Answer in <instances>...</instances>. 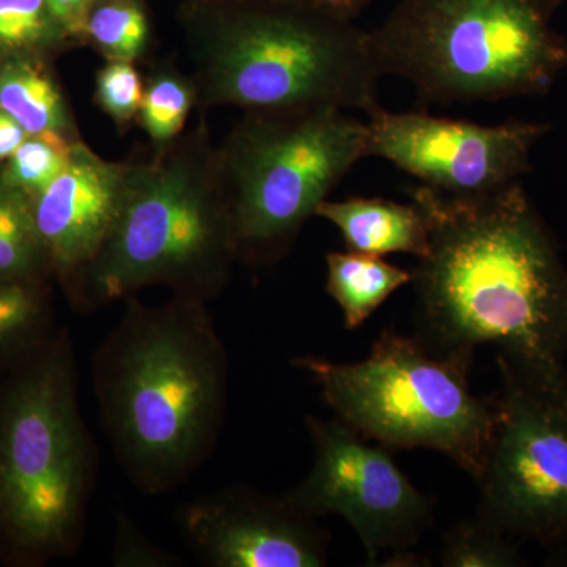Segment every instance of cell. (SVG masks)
<instances>
[{
	"mask_svg": "<svg viewBox=\"0 0 567 567\" xmlns=\"http://www.w3.org/2000/svg\"><path fill=\"white\" fill-rule=\"evenodd\" d=\"M431 246L417 259L416 338L435 354L496 357L561 369L567 357V267L520 182L477 197L410 189Z\"/></svg>",
	"mask_w": 567,
	"mask_h": 567,
	"instance_id": "6da1fadb",
	"label": "cell"
},
{
	"mask_svg": "<svg viewBox=\"0 0 567 567\" xmlns=\"http://www.w3.org/2000/svg\"><path fill=\"white\" fill-rule=\"evenodd\" d=\"M125 301L93 357V391L126 476L159 495L212 453L226 416L229 358L208 301Z\"/></svg>",
	"mask_w": 567,
	"mask_h": 567,
	"instance_id": "7a4b0ae2",
	"label": "cell"
},
{
	"mask_svg": "<svg viewBox=\"0 0 567 567\" xmlns=\"http://www.w3.org/2000/svg\"><path fill=\"white\" fill-rule=\"evenodd\" d=\"M196 107L379 110L369 31L303 0H186Z\"/></svg>",
	"mask_w": 567,
	"mask_h": 567,
	"instance_id": "3957f363",
	"label": "cell"
},
{
	"mask_svg": "<svg viewBox=\"0 0 567 567\" xmlns=\"http://www.w3.org/2000/svg\"><path fill=\"white\" fill-rule=\"evenodd\" d=\"M126 162L121 208L106 241L65 290L91 308L148 287L210 301L238 262L233 208L219 145L205 115L173 141Z\"/></svg>",
	"mask_w": 567,
	"mask_h": 567,
	"instance_id": "277c9868",
	"label": "cell"
},
{
	"mask_svg": "<svg viewBox=\"0 0 567 567\" xmlns=\"http://www.w3.org/2000/svg\"><path fill=\"white\" fill-rule=\"evenodd\" d=\"M69 331L0 372V563L40 567L80 547L93 445Z\"/></svg>",
	"mask_w": 567,
	"mask_h": 567,
	"instance_id": "5b68a950",
	"label": "cell"
},
{
	"mask_svg": "<svg viewBox=\"0 0 567 567\" xmlns=\"http://www.w3.org/2000/svg\"><path fill=\"white\" fill-rule=\"evenodd\" d=\"M565 0H401L369 31L380 78L409 81L425 103L544 95L567 69L554 21Z\"/></svg>",
	"mask_w": 567,
	"mask_h": 567,
	"instance_id": "8992f818",
	"label": "cell"
},
{
	"mask_svg": "<svg viewBox=\"0 0 567 567\" xmlns=\"http://www.w3.org/2000/svg\"><path fill=\"white\" fill-rule=\"evenodd\" d=\"M475 357L435 354L388 328L358 363L293 358L322 390L336 417L390 450L436 451L480 476L495 424V395L470 388Z\"/></svg>",
	"mask_w": 567,
	"mask_h": 567,
	"instance_id": "52a82bcc",
	"label": "cell"
},
{
	"mask_svg": "<svg viewBox=\"0 0 567 567\" xmlns=\"http://www.w3.org/2000/svg\"><path fill=\"white\" fill-rule=\"evenodd\" d=\"M238 262L282 259L309 218L368 156V123L338 107L246 111L219 145Z\"/></svg>",
	"mask_w": 567,
	"mask_h": 567,
	"instance_id": "ba28073f",
	"label": "cell"
},
{
	"mask_svg": "<svg viewBox=\"0 0 567 567\" xmlns=\"http://www.w3.org/2000/svg\"><path fill=\"white\" fill-rule=\"evenodd\" d=\"M499 390L477 514L507 535L540 544L567 539V372L496 357Z\"/></svg>",
	"mask_w": 567,
	"mask_h": 567,
	"instance_id": "9c48e42d",
	"label": "cell"
},
{
	"mask_svg": "<svg viewBox=\"0 0 567 567\" xmlns=\"http://www.w3.org/2000/svg\"><path fill=\"white\" fill-rule=\"evenodd\" d=\"M312 443L308 475L286 495L306 516L334 514L360 537L368 561L420 565L412 547L434 522V502L395 464L390 447L358 434L344 421L306 420Z\"/></svg>",
	"mask_w": 567,
	"mask_h": 567,
	"instance_id": "30bf717a",
	"label": "cell"
},
{
	"mask_svg": "<svg viewBox=\"0 0 567 567\" xmlns=\"http://www.w3.org/2000/svg\"><path fill=\"white\" fill-rule=\"evenodd\" d=\"M368 156H379L451 197H477L520 182L550 125L511 121L477 125L421 112L368 115Z\"/></svg>",
	"mask_w": 567,
	"mask_h": 567,
	"instance_id": "8fae6325",
	"label": "cell"
},
{
	"mask_svg": "<svg viewBox=\"0 0 567 567\" xmlns=\"http://www.w3.org/2000/svg\"><path fill=\"white\" fill-rule=\"evenodd\" d=\"M316 518L251 488L199 496L182 513L197 558L213 567H322L330 537Z\"/></svg>",
	"mask_w": 567,
	"mask_h": 567,
	"instance_id": "7c38bea8",
	"label": "cell"
},
{
	"mask_svg": "<svg viewBox=\"0 0 567 567\" xmlns=\"http://www.w3.org/2000/svg\"><path fill=\"white\" fill-rule=\"evenodd\" d=\"M125 177L126 162H110L81 140L71 148L62 174L32 197L41 244L63 289L106 241L121 208Z\"/></svg>",
	"mask_w": 567,
	"mask_h": 567,
	"instance_id": "4fadbf2b",
	"label": "cell"
},
{
	"mask_svg": "<svg viewBox=\"0 0 567 567\" xmlns=\"http://www.w3.org/2000/svg\"><path fill=\"white\" fill-rule=\"evenodd\" d=\"M316 216L333 224L349 251L388 256L412 254L423 259L431 246V230L415 203L399 204L382 197L323 200Z\"/></svg>",
	"mask_w": 567,
	"mask_h": 567,
	"instance_id": "5bb4252c",
	"label": "cell"
},
{
	"mask_svg": "<svg viewBox=\"0 0 567 567\" xmlns=\"http://www.w3.org/2000/svg\"><path fill=\"white\" fill-rule=\"evenodd\" d=\"M47 59H18L0 65V110L29 136L58 133L82 140L76 121Z\"/></svg>",
	"mask_w": 567,
	"mask_h": 567,
	"instance_id": "9a60e30c",
	"label": "cell"
},
{
	"mask_svg": "<svg viewBox=\"0 0 567 567\" xmlns=\"http://www.w3.org/2000/svg\"><path fill=\"white\" fill-rule=\"evenodd\" d=\"M327 292L339 306L347 330L368 322L388 298L412 282L413 271L386 262L383 257L349 251L328 252Z\"/></svg>",
	"mask_w": 567,
	"mask_h": 567,
	"instance_id": "2e32d148",
	"label": "cell"
},
{
	"mask_svg": "<svg viewBox=\"0 0 567 567\" xmlns=\"http://www.w3.org/2000/svg\"><path fill=\"white\" fill-rule=\"evenodd\" d=\"M51 284L0 278V372L54 333Z\"/></svg>",
	"mask_w": 567,
	"mask_h": 567,
	"instance_id": "e0dca14e",
	"label": "cell"
},
{
	"mask_svg": "<svg viewBox=\"0 0 567 567\" xmlns=\"http://www.w3.org/2000/svg\"><path fill=\"white\" fill-rule=\"evenodd\" d=\"M0 278L51 284L54 279L41 244L32 197L6 181L0 166Z\"/></svg>",
	"mask_w": 567,
	"mask_h": 567,
	"instance_id": "ac0fdd59",
	"label": "cell"
},
{
	"mask_svg": "<svg viewBox=\"0 0 567 567\" xmlns=\"http://www.w3.org/2000/svg\"><path fill=\"white\" fill-rule=\"evenodd\" d=\"M74 41L48 0H0V65L18 59H47Z\"/></svg>",
	"mask_w": 567,
	"mask_h": 567,
	"instance_id": "d6986e66",
	"label": "cell"
},
{
	"mask_svg": "<svg viewBox=\"0 0 567 567\" xmlns=\"http://www.w3.org/2000/svg\"><path fill=\"white\" fill-rule=\"evenodd\" d=\"M152 43V24L145 0H96L84 25V47L104 61L137 63Z\"/></svg>",
	"mask_w": 567,
	"mask_h": 567,
	"instance_id": "ffe728a7",
	"label": "cell"
},
{
	"mask_svg": "<svg viewBox=\"0 0 567 567\" xmlns=\"http://www.w3.org/2000/svg\"><path fill=\"white\" fill-rule=\"evenodd\" d=\"M193 107H196V87L192 74L169 63H159L144 81L137 122L151 142L163 144L185 132Z\"/></svg>",
	"mask_w": 567,
	"mask_h": 567,
	"instance_id": "44dd1931",
	"label": "cell"
},
{
	"mask_svg": "<svg viewBox=\"0 0 567 567\" xmlns=\"http://www.w3.org/2000/svg\"><path fill=\"white\" fill-rule=\"evenodd\" d=\"M440 565L445 567H514L524 557L514 537L477 514L451 525L443 536Z\"/></svg>",
	"mask_w": 567,
	"mask_h": 567,
	"instance_id": "7402d4cb",
	"label": "cell"
},
{
	"mask_svg": "<svg viewBox=\"0 0 567 567\" xmlns=\"http://www.w3.org/2000/svg\"><path fill=\"white\" fill-rule=\"evenodd\" d=\"M78 141L58 133L32 134L3 162V177L28 196H37L65 169Z\"/></svg>",
	"mask_w": 567,
	"mask_h": 567,
	"instance_id": "603a6c76",
	"label": "cell"
},
{
	"mask_svg": "<svg viewBox=\"0 0 567 567\" xmlns=\"http://www.w3.org/2000/svg\"><path fill=\"white\" fill-rule=\"evenodd\" d=\"M144 99V80L136 63L104 61L96 73L95 102L114 122L118 132L126 133L140 117Z\"/></svg>",
	"mask_w": 567,
	"mask_h": 567,
	"instance_id": "cb8c5ba5",
	"label": "cell"
},
{
	"mask_svg": "<svg viewBox=\"0 0 567 567\" xmlns=\"http://www.w3.org/2000/svg\"><path fill=\"white\" fill-rule=\"evenodd\" d=\"M114 565L117 566H174L175 558L162 548L153 547L151 540L137 535L133 522L123 517L117 522L114 544Z\"/></svg>",
	"mask_w": 567,
	"mask_h": 567,
	"instance_id": "d4e9b609",
	"label": "cell"
},
{
	"mask_svg": "<svg viewBox=\"0 0 567 567\" xmlns=\"http://www.w3.org/2000/svg\"><path fill=\"white\" fill-rule=\"evenodd\" d=\"M55 18L76 47L84 44V25L96 0H48Z\"/></svg>",
	"mask_w": 567,
	"mask_h": 567,
	"instance_id": "484cf974",
	"label": "cell"
},
{
	"mask_svg": "<svg viewBox=\"0 0 567 567\" xmlns=\"http://www.w3.org/2000/svg\"><path fill=\"white\" fill-rule=\"evenodd\" d=\"M28 136L20 123L0 110V163L7 162Z\"/></svg>",
	"mask_w": 567,
	"mask_h": 567,
	"instance_id": "4316f807",
	"label": "cell"
},
{
	"mask_svg": "<svg viewBox=\"0 0 567 567\" xmlns=\"http://www.w3.org/2000/svg\"><path fill=\"white\" fill-rule=\"evenodd\" d=\"M303 2L322 7V9L344 14V17L353 18L354 20L371 0H303Z\"/></svg>",
	"mask_w": 567,
	"mask_h": 567,
	"instance_id": "83f0119b",
	"label": "cell"
}]
</instances>
